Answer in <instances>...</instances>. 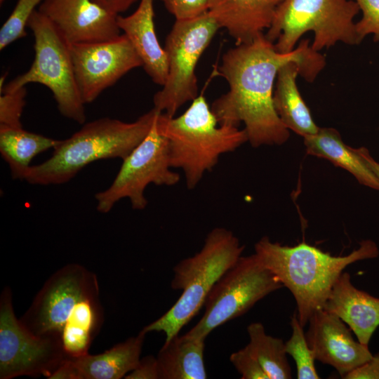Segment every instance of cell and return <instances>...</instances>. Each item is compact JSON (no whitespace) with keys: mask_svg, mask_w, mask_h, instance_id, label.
I'll list each match as a JSON object with an SVG mask.
<instances>
[{"mask_svg":"<svg viewBox=\"0 0 379 379\" xmlns=\"http://www.w3.org/2000/svg\"><path fill=\"white\" fill-rule=\"evenodd\" d=\"M300 72V65L295 61L281 67L277 75L273 102L284 126L304 138L315 134L319 127L312 119L296 84Z\"/></svg>","mask_w":379,"mask_h":379,"instance_id":"obj_19","label":"cell"},{"mask_svg":"<svg viewBox=\"0 0 379 379\" xmlns=\"http://www.w3.org/2000/svg\"><path fill=\"white\" fill-rule=\"evenodd\" d=\"M345 379H379V353L373 355L365 364L353 370Z\"/></svg>","mask_w":379,"mask_h":379,"instance_id":"obj_33","label":"cell"},{"mask_svg":"<svg viewBox=\"0 0 379 379\" xmlns=\"http://www.w3.org/2000/svg\"><path fill=\"white\" fill-rule=\"evenodd\" d=\"M98 293L95 274L81 265L67 264L48 279L20 321L36 335L60 338L79 302Z\"/></svg>","mask_w":379,"mask_h":379,"instance_id":"obj_12","label":"cell"},{"mask_svg":"<svg viewBox=\"0 0 379 379\" xmlns=\"http://www.w3.org/2000/svg\"><path fill=\"white\" fill-rule=\"evenodd\" d=\"M177 20H190L208 11V0H160Z\"/></svg>","mask_w":379,"mask_h":379,"instance_id":"obj_31","label":"cell"},{"mask_svg":"<svg viewBox=\"0 0 379 379\" xmlns=\"http://www.w3.org/2000/svg\"><path fill=\"white\" fill-rule=\"evenodd\" d=\"M159 133L168 140L171 168L183 171L187 187H196L206 172L213 170L225 153L234 152L246 142V131L220 125L203 95L192 101L181 115L159 112Z\"/></svg>","mask_w":379,"mask_h":379,"instance_id":"obj_4","label":"cell"},{"mask_svg":"<svg viewBox=\"0 0 379 379\" xmlns=\"http://www.w3.org/2000/svg\"><path fill=\"white\" fill-rule=\"evenodd\" d=\"M107 11L119 15L128 10L136 0H93Z\"/></svg>","mask_w":379,"mask_h":379,"instance_id":"obj_34","label":"cell"},{"mask_svg":"<svg viewBox=\"0 0 379 379\" xmlns=\"http://www.w3.org/2000/svg\"><path fill=\"white\" fill-rule=\"evenodd\" d=\"M155 121L156 119L145 138L122 160L111 185L95 194L100 213H108L124 198L129 199L133 209L143 210L147 204V185L173 186L179 182L180 175L171 169L168 140L159 133Z\"/></svg>","mask_w":379,"mask_h":379,"instance_id":"obj_10","label":"cell"},{"mask_svg":"<svg viewBox=\"0 0 379 379\" xmlns=\"http://www.w3.org/2000/svg\"><path fill=\"white\" fill-rule=\"evenodd\" d=\"M27 27L34 38V60L30 68L1 88V93L18 89L30 83L44 85L51 91L58 109L79 124L86 121L84 102L77 86L70 44L38 10Z\"/></svg>","mask_w":379,"mask_h":379,"instance_id":"obj_7","label":"cell"},{"mask_svg":"<svg viewBox=\"0 0 379 379\" xmlns=\"http://www.w3.org/2000/svg\"><path fill=\"white\" fill-rule=\"evenodd\" d=\"M283 0H208V12L225 29L236 45L248 44L264 34Z\"/></svg>","mask_w":379,"mask_h":379,"instance_id":"obj_16","label":"cell"},{"mask_svg":"<svg viewBox=\"0 0 379 379\" xmlns=\"http://www.w3.org/2000/svg\"><path fill=\"white\" fill-rule=\"evenodd\" d=\"M60 142L24 130L22 127L0 126V152L13 179L22 180L32 159Z\"/></svg>","mask_w":379,"mask_h":379,"instance_id":"obj_24","label":"cell"},{"mask_svg":"<svg viewBox=\"0 0 379 379\" xmlns=\"http://www.w3.org/2000/svg\"><path fill=\"white\" fill-rule=\"evenodd\" d=\"M154 2V0H140L132 14L119 15L117 23L142 60L146 73L154 83L163 86L168 77V61L156 34Z\"/></svg>","mask_w":379,"mask_h":379,"instance_id":"obj_18","label":"cell"},{"mask_svg":"<svg viewBox=\"0 0 379 379\" xmlns=\"http://www.w3.org/2000/svg\"><path fill=\"white\" fill-rule=\"evenodd\" d=\"M45 0H18L13 11L0 29V50L27 36L28 22L36 6Z\"/></svg>","mask_w":379,"mask_h":379,"instance_id":"obj_27","label":"cell"},{"mask_svg":"<svg viewBox=\"0 0 379 379\" xmlns=\"http://www.w3.org/2000/svg\"><path fill=\"white\" fill-rule=\"evenodd\" d=\"M354 149L379 180V163L372 157L369 151L366 147H361Z\"/></svg>","mask_w":379,"mask_h":379,"instance_id":"obj_35","label":"cell"},{"mask_svg":"<svg viewBox=\"0 0 379 379\" xmlns=\"http://www.w3.org/2000/svg\"><path fill=\"white\" fill-rule=\"evenodd\" d=\"M308 324L305 336L315 359L333 366L341 378L373 357L368 345L356 341L350 328L335 314L319 310Z\"/></svg>","mask_w":379,"mask_h":379,"instance_id":"obj_15","label":"cell"},{"mask_svg":"<svg viewBox=\"0 0 379 379\" xmlns=\"http://www.w3.org/2000/svg\"><path fill=\"white\" fill-rule=\"evenodd\" d=\"M6 0H0V4H2Z\"/></svg>","mask_w":379,"mask_h":379,"instance_id":"obj_36","label":"cell"},{"mask_svg":"<svg viewBox=\"0 0 379 379\" xmlns=\"http://www.w3.org/2000/svg\"><path fill=\"white\" fill-rule=\"evenodd\" d=\"M102 320L99 293L79 301L60 333L65 355L69 358H78L88 354L91 344Z\"/></svg>","mask_w":379,"mask_h":379,"instance_id":"obj_23","label":"cell"},{"mask_svg":"<svg viewBox=\"0 0 379 379\" xmlns=\"http://www.w3.org/2000/svg\"><path fill=\"white\" fill-rule=\"evenodd\" d=\"M323 309L339 317L366 345L379 326V298L357 288L347 272L338 277Z\"/></svg>","mask_w":379,"mask_h":379,"instance_id":"obj_17","label":"cell"},{"mask_svg":"<svg viewBox=\"0 0 379 379\" xmlns=\"http://www.w3.org/2000/svg\"><path fill=\"white\" fill-rule=\"evenodd\" d=\"M126 379H159L157 357L148 355L140 359L135 368L128 373Z\"/></svg>","mask_w":379,"mask_h":379,"instance_id":"obj_32","label":"cell"},{"mask_svg":"<svg viewBox=\"0 0 379 379\" xmlns=\"http://www.w3.org/2000/svg\"><path fill=\"white\" fill-rule=\"evenodd\" d=\"M26 95L25 87L1 93L0 126L22 127L21 117L26 104Z\"/></svg>","mask_w":379,"mask_h":379,"instance_id":"obj_28","label":"cell"},{"mask_svg":"<svg viewBox=\"0 0 379 379\" xmlns=\"http://www.w3.org/2000/svg\"><path fill=\"white\" fill-rule=\"evenodd\" d=\"M159 112L153 108L133 122L104 117L86 123L60 140L49 159L30 166L23 180L31 185H61L94 161L123 160L145 138Z\"/></svg>","mask_w":379,"mask_h":379,"instance_id":"obj_3","label":"cell"},{"mask_svg":"<svg viewBox=\"0 0 379 379\" xmlns=\"http://www.w3.org/2000/svg\"><path fill=\"white\" fill-rule=\"evenodd\" d=\"M291 61L300 65V76L307 82L314 81L326 65L324 56L307 39L292 51L282 53L264 34L225 52L219 73L229 90L211 105L218 124L239 127L244 123L248 142L254 147L286 142L289 130L275 110L273 93L279 69Z\"/></svg>","mask_w":379,"mask_h":379,"instance_id":"obj_1","label":"cell"},{"mask_svg":"<svg viewBox=\"0 0 379 379\" xmlns=\"http://www.w3.org/2000/svg\"><path fill=\"white\" fill-rule=\"evenodd\" d=\"M292 333L285 343V350L290 354L296 366L298 379H319L315 365V357L306 339L303 326L295 312L291 318Z\"/></svg>","mask_w":379,"mask_h":379,"instance_id":"obj_26","label":"cell"},{"mask_svg":"<svg viewBox=\"0 0 379 379\" xmlns=\"http://www.w3.org/2000/svg\"><path fill=\"white\" fill-rule=\"evenodd\" d=\"M37 10L70 44L108 41L120 35L119 15L93 0H45Z\"/></svg>","mask_w":379,"mask_h":379,"instance_id":"obj_14","label":"cell"},{"mask_svg":"<svg viewBox=\"0 0 379 379\" xmlns=\"http://www.w3.org/2000/svg\"><path fill=\"white\" fill-rule=\"evenodd\" d=\"M362 12L361 20L355 23V30L359 43L368 34L379 42V0H354Z\"/></svg>","mask_w":379,"mask_h":379,"instance_id":"obj_29","label":"cell"},{"mask_svg":"<svg viewBox=\"0 0 379 379\" xmlns=\"http://www.w3.org/2000/svg\"><path fill=\"white\" fill-rule=\"evenodd\" d=\"M67 358L60 338L38 336L17 319L10 288L0 297V378L44 375L49 378Z\"/></svg>","mask_w":379,"mask_h":379,"instance_id":"obj_11","label":"cell"},{"mask_svg":"<svg viewBox=\"0 0 379 379\" xmlns=\"http://www.w3.org/2000/svg\"><path fill=\"white\" fill-rule=\"evenodd\" d=\"M260 262L292 293L296 314L304 327L311 316L323 309L331 289L348 265L379 255L376 244L363 240L346 255L333 256L316 246L301 242L293 246L272 242L267 236L254 246Z\"/></svg>","mask_w":379,"mask_h":379,"instance_id":"obj_2","label":"cell"},{"mask_svg":"<svg viewBox=\"0 0 379 379\" xmlns=\"http://www.w3.org/2000/svg\"><path fill=\"white\" fill-rule=\"evenodd\" d=\"M205 340L178 334L165 341L157 357L159 379L207 378Z\"/></svg>","mask_w":379,"mask_h":379,"instance_id":"obj_22","label":"cell"},{"mask_svg":"<svg viewBox=\"0 0 379 379\" xmlns=\"http://www.w3.org/2000/svg\"><path fill=\"white\" fill-rule=\"evenodd\" d=\"M359 11L354 0H283L265 36L282 53L292 51L309 32L317 51L338 42L359 44L354 19Z\"/></svg>","mask_w":379,"mask_h":379,"instance_id":"obj_6","label":"cell"},{"mask_svg":"<svg viewBox=\"0 0 379 379\" xmlns=\"http://www.w3.org/2000/svg\"><path fill=\"white\" fill-rule=\"evenodd\" d=\"M308 154L330 161L350 173L364 186L379 191V180L354 149L345 144L333 128L319 127L318 131L304 138Z\"/></svg>","mask_w":379,"mask_h":379,"instance_id":"obj_21","label":"cell"},{"mask_svg":"<svg viewBox=\"0 0 379 379\" xmlns=\"http://www.w3.org/2000/svg\"><path fill=\"white\" fill-rule=\"evenodd\" d=\"M244 246L230 230L215 227L206 236L201 249L174 267L171 286L182 293L161 317L142 331L164 332L168 341L199 312L215 283L241 256Z\"/></svg>","mask_w":379,"mask_h":379,"instance_id":"obj_5","label":"cell"},{"mask_svg":"<svg viewBox=\"0 0 379 379\" xmlns=\"http://www.w3.org/2000/svg\"><path fill=\"white\" fill-rule=\"evenodd\" d=\"M220 29L207 11L190 20H177L166 38L168 72L162 88L153 98L154 108L169 117L198 96L196 66Z\"/></svg>","mask_w":379,"mask_h":379,"instance_id":"obj_8","label":"cell"},{"mask_svg":"<svg viewBox=\"0 0 379 379\" xmlns=\"http://www.w3.org/2000/svg\"><path fill=\"white\" fill-rule=\"evenodd\" d=\"M142 330L102 353L72 358L79 379H120L135 368L146 335Z\"/></svg>","mask_w":379,"mask_h":379,"instance_id":"obj_20","label":"cell"},{"mask_svg":"<svg viewBox=\"0 0 379 379\" xmlns=\"http://www.w3.org/2000/svg\"><path fill=\"white\" fill-rule=\"evenodd\" d=\"M230 360L241 374V379H269L258 360L246 346L233 352Z\"/></svg>","mask_w":379,"mask_h":379,"instance_id":"obj_30","label":"cell"},{"mask_svg":"<svg viewBox=\"0 0 379 379\" xmlns=\"http://www.w3.org/2000/svg\"><path fill=\"white\" fill-rule=\"evenodd\" d=\"M247 332L249 343L246 347L258 360L269 379L292 378L285 343L282 339L267 335L260 322L249 324Z\"/></svg>","mask_w":379,"mask_h":379,"instance_id":"obj_25","label":"cell"},{"mask_svg":"<svg viewBox=\"0 0 379 379\" xmlns=\"http://www.w3.org/2000/svg\"><path fill=\"white\" fill-rule=\"evenodd\" d=\"M282 287L255 253L241 256L215 283L204 302L202 317L185 334L206 339L215 328L243 315L259 300Z\"/></svg>","mask_w":379,"mask_h":379,"instance_id":"obj_9","label":"cell"},{"mask_svg":"<svg viewBox=\"0 0 379 379\" xmlns=\"http://www.w3.org/2000/svg\"><path fill=\"white\" fill-rule=\"evenodd\" d=\"M75 78L85 104L94 101L142 62L123 34L108 41L70 44Z\"/></svg>","mask_w":379,"mask_h":379,"instance_id":"obj_13","label":"cell"}]
</instances>
